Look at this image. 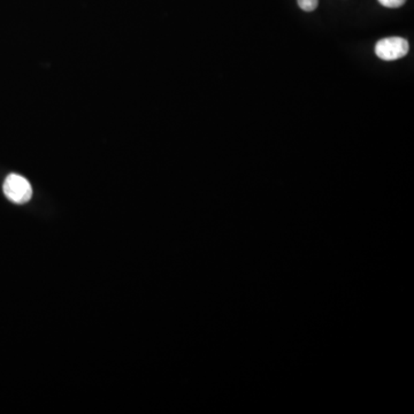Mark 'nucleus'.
<instances>
[{"instance_id": "nucleus-1", "label": "nucleus", "mask_w": 414, "mask_h": 414, "mask_svg": "<svg viewBox=\"0 0 414 414\" xmlns=\"http://www.w3.org/2000/svg\"><path fill=\"white\" fill-rule=\"evenodd\" d=\"M410 50L406 39L402 37H388L380 39L376 46V54L384 61L398 60L405 57Z\"/></svg>"}, {"instance_id": "nucleus-2", "label": "nucleus", "mask_w": 414, "mask_h": 414, "mask_svg": "<svg viewBox=\"0 0 414 414\" xmlns=\"http://www.w3.org/2000/svg\"><path fill=\"white\" fill-rule=\"evenodd\" d=\"M4 193L13 203L24 204L31 201L33 189H31V184L23 176L11 174L7 176L4 184Z\"/></svg>"}, {"instance_id": "nucleus-3", "label": "nucleus", "mask_w": 414, "mask_h": 414, "mask_svg": "<svg viewBox=\"0 0 414 414\" xmlns=\"http://www.w3.org/2000/svg\"><path fill=\"white\" fill-rule=\"evenodd\" d=\"M297 4L304 12H313L314 9H318L319 0H297Z\"/></svg>"}, {"instance_id": "nucleus-4", "label": "nucleus", "mask_w": 414, "mask_h": 414, "mask_svg": "<svg viewBox=\"0 0 414 414\" xmlns=\"http://www.w3.org/2000/svg\"><path fill=\"white\" fill-rule=\"evenodd\" d=\"M378 1L387 9H399L406 3V0H378Z\"/></svg>"}]
</instances>
